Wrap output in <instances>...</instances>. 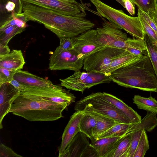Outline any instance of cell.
<instances>
[{
	"mask_svg": "<svg viewBox=\"0 0 157 157\" xmlns=\"http://www.w3.org/2000/svg\"><path fill=\"white\" fill-rule=\"evenodd\" d=\"M10 52V49L8 45H4L0 44V56L6 55Z\"/></svg>",
	"mask_w": 157,
	"mask_h": 157,
	"instance_id": "cell-44",
	"label": "cell"
},
{
	"mask_svg": "<svg viewBox=\"0 0 157 157\" xmlns=\"http://www.w3.org/2000/svg\"><path fill=\"white\" fill-rule=\"evenodd\" d=\"M75 111L91 110L109 116L118 122L132 124L130 119L122 111L108 101L103 93H92L77 102Z\"/></svg>",
	"mask_w": 157,
	"mask_h": 157,
	"instance_id": "cell-5",
	"label": "cell"
},
{
	"mask_svg": "<svg viewBox=\"0 0 157 157\" xmlns=\"http://www.w3.org/2000/svg\"><path fill=\"white\" fill-rule=\"evenodd\" d=\"M13 78L28 86L57 88L61 86L53 84L50 80L33 74L26 71L17 70Z\"/></svg>",
	"mask_w": 157,
	"mask_h": 157,
	"instance_id": "cell-14",
	"label": "cell"
},
{
	"mask_svg": "<svg viewBox=\"0 0 157 157\" xmlns=\"http://www.w3.org/2000/svg\"><path fill=\"white\" fill-rule=\"evenodd\" d=\"M144 130H139L132 133L130 144L126 157H133Z\"/></svg>",
	"mask_w": 157,
	"mask_h": 157,
	"instance_id": "cell-31",
	"label": "cell"
},
{
	"mask_svg": "<svg viewBox=\"0 0 157 157\" xmlns=\"http://www.w3.org/2000/svg\"></svg>",
	"mask_w": 157,
	"mask_h": 157,
	"instance_id": "cell-48",
	"label": "cell"
},
{
	"mask_svg": "<svg viewBox=\"0 0 157 157\" xmlns=\"http://www.w3.org/2000/svg\"><path fill=\"white\" fill-rule=\"evenodd\" d=\"M22 3V12L28 21L43 24L59 38L75 37L95 27L94 23L84 17L66 15L37 5Z\"/></svg>",
	"mask_w": 157,
	"mask_h": 157,
	"instance_id": "cell-1",
	"label": "cell"
},
{
	"mask_svg": "<svg viewBox=\"0 0 157 157\" xmlns=\"http://www.w3.org/2000/svg\"><path fill=\"white\" fill-rule=\"evenodd\" d=\"M126 50L103 47L90 55L83 60V69L86 71L99 72L101 69L123 54Z\"/></svg>",
	"mask_w": 157,
	"mask_h": 157,
	"instance_id": "cell-9",
	"label": "cell"
},
{
	"mask_svg": "<svg viewBox=\"0 0 157 157\" xmlns=\"http://www.w3.org/2000/svg\"><path fill=\"white\" fill-rule=\"evenodd\" d=\"M25 29V28L20 27L17 25H13L0 31V44L4 45H8L12 38L23 32Z\"/></svg>",
	"mask_w": 157,
	"mask_h": 157,
	"instance_id": "cell-28",
	"label": "cell"
},
{
	"mask_svg": "<svg viewBox=\"0 0 157 157\" xmlns=\"http://www.w3.org/2000/svg\"><path fill=\"white\" fill-rule=\"evenodd\" d=\"M156 113L147 112L146 115L139 122L130 124L127 135L134 131L144 130L146 132H151L157 126Z\"/></svg>",
	"mask_w": 157,
	"mask_h": 157,
	"instance_id": "cell-22",
	"label": "cell"
},
{
	"mask_svg": "<svg viewBox=\"0 0 157 157\" xmlns=\"http://www.w3.org/2000/svg\"><path fill=\"white\" fill-rule=\"evenodd\" d=\"M84 59L73 49L66 51L55 50L49 59V68L52 71H79L83 67Z\"/></svg>",
	"mask_w": 157,
	"mask_h": 157,
	"instance_id": "cell-8",
	"label": "cell"
},
{
	"mask_svg": "<svg viewBox=\"0 0 157 157\" xmlns=\"http://www.w3.org/2000/svg\"><path fill=\"white\" fill-rule=\"evenodd\" d=\"M35 95L47 100L69 106L75 101L76 97L69 90L62 87L57 88L36 87L28 86L20 93Z\"/></svg>",
	"mask_w": 157,
	"mask_h": 157,
	"instance_id": "cell-11",
	"label": "cell"
},
{
	"mask_svg": "<svg viewBox=\"0 0 157 157\" xmlns=\"http://www.w3.org/2000/svg\"><path fill=\"white\" fill-rule=\"evenodd\" d=\"M67 106L33 95L19 94L11 100L9 113L30 121L57 120Z\"/></svg>",
	"mask_w": 157,
	"mask_h": 157,
	"instance_id": "cell-2",
	"label": "cell"
},
{
	"mask_svg": "<svg viewBox=\"0 0 157 157\" xmlns=\"http://www.w3.org/2000/svg\"><path fill=\"white\" fill-rule=\"evenodd\" d=\"M130 0L134 4V0Z\"/></svg>",
	"mask_w": 157,
	"mask_h": 157,
	"instance_id": "cell-46",
	"label": "cell"
},
{
	"mask_svg": "<svg viewBox=\"0 0 157 157\" xmlns=\"http://www.w3.org/2000/svg\"><path fill=\"white\" fill-rule=\"evenodd\" d=\"M130 124L117 123L99 135L92 137L95 139H99L104 138L126 136Z\"/></svg>",
	"mask_w": 157,
	"mask_h": 157,
	"instance_id": "cell-24",
	"label": "cell"
},
{
	"mask_svg": "<svg viewBox=\"0 0 157 157\" xmlns=\"http://www.w3.org/2000/svg\"><path fill=\"white\" fill-rule=\"evenodd\" d=\"M20 92L9 82L0 85V129L3 128L2 122L8 113L13 97Z\"/></svg>",
	"mask_w": 157,
	"mask_h": 157,
	"instance_id": "cell-15",
	"label": "cell"
},
{
	"mask_svg": "<svg viewBox=\"0 0 157 157\" xmlns=\"http://www.w3.org/2000/svg\"><path fill=\"white\" fill-rule=\"evenodd\" d=\"M109 76L112 81L121 86L157 92V78L148 55L142 54Z\"/></svg>",
	"mask_w": 157,
	"mask_h": 157,
	"instance_id": "cell-3",
	"label": "cell"
},
{
	"mask_svg": "<svg viewBox=\"0 0 157 157\" xmlns=\"http://www.w3.org/2000/svg\"><path fill=\"white\" fill-rule=\"evenodd\" d=\"M9 1L13 2L16 5L14 12L17 13H20L22 12V4L21 0H0V6H3L5 7L6 3Z\"/></svg>",
	"mask_w": 157,
	"mask_h": 157,
	"instance_id": "cell-38",
	"label": "cell"
},
{
	"mask_svg": "<svg viewBox=\"0 0 157 157\" xmlns=\"http://www.w3.org/2000/svg\"><path fill=\"white\" fill-rule=\"evenodd\" d=\"M83 111L89 114L96 120V124L92 132L93 137L99 135L119 123L109 116L93 110H85Z\"/></svg>",
	"mask_w": 157,
	"mask_h": 157,
	"instance_id": "cell-20",
	"label": "cell"
},
{
	"mask_svg": "<svg viewBox=\"0 0 157 157\" xmlns=\"http://www.w3.org/2000/svg\"><path fill=\"white\" fill-rule=\"evenodd\" d=\"M22 156L15 152L11 148L1 143L0 157H22Z\"/></svg>",
	"mask_w": 157,
	"mask_h": 157,
	"instance_id": "cell-36",
	"label": "cell"
},
{
	"mask_svg": "<svg viewBox=\"0 0 157 157\" xmlns=\"http://www.w3.org/2000/svg\"><path fill=\"white\" fill-rule=\"evenodd\" d=\"M118 2L122 5L124 8L125 7L124 2L123 0H116Z\"/></svg>",
	"mask_w": 157,
	"mask_h": 157,
	"instance_id": "cell-45",
	"label": "cell"
},
{
	"mask_svg": "<svg viewBox=\"0 0 157 157\" xmlns=\"http://www.w3.org/2000/svg\"><path fill=\"white\" fill-rule=\"evenodd\" d=\"M132 133L122 137L108 157H126Z\"/></svg>",
	"mask_w": 157,
	"mask_h": 157,
	"instance_id": "cell-25",
	"label": "cell"
},
{
	"mask_svg": "<svg viewBox=\"0 0 157 157\" xmlns=\"http://www.w3.org/2000/svg\"><path fill=\"white\" fill-rule=\"evenodd\" d=\"M123 136L99 139H95L92 137L90 139L91 141L90 144L97 151L99 157H108L109 154L115 148L120 140Z\"/></svg>",
	"mask_w": 157,
	"mask_h": 157,
	"instance_id": "cell-17",
	"label": "cell"
},
{
	"mask_svg": "<svg viewBox=\"0 0 157 157\" xmlns=\"http://www.w3.org/2000/svg\"><path fill=\"white\" fill-rule=\"evenodd\" d=\"M84 114L83 111H77L71 117L64 129L61 143L58 148L59 157H60L75 136L80 132L79 123Z\"/></svg>",
	"mask_w": 157,
	"mask_h": 157,
	"instance_id": "cell-13",
	"label": "cell"
},
{
	"mask_svg": "<svg viewBox=\"0 0 157 157\" xmlns=\"http://www.w3.org/2000/svg\"><path fill=\"white\" fill-rule=\"evenodd\" d=\"M61 86L67 89L82 93L86 89L102 83L110 82L109 77L99 72L75 71L70 76L60 79Z\"/></svg>",
	"mask_w": 157,
	"mask_h": 157,
	"instance_id": "cell-6",
	"label": "cell"
},
{
	"mask_svg": "<svg viewBox=\"0 0 157 157\" xmlns=\"http://www.w3.org/2000/svg\"><path fill=\"white\" fill-rule=\"evenodd\" d=\"M138 13L141 15L157 34V26L151 18L147 14L142 11L139 8H138Z\"/></svg>",
	"mask_w": 157,
	"mask_h": 157,
	"instance_id": "cell-37",
	"label": "cell"
},
{
	"mask_svg": "<svg viewBox=\"0 0 157 157\" xmlns=\"http://www.w3.org/2000/svg\"><path fill=\"white\" fill-rule=\"evenodd\" d=\"M84 112L85 114L79 123L80 132L85 134L90 138L93 137V130L95 126L96 121L95 119L89 114Z\"/></svg>",
	"mask_w": 157,
	"mask_h": 157,
	"instance_id": "cell-27",
	"label": "cell"
},
{
	"mask_svg": "<svg viewBox=\"0 0 157 157\" xmlns=\"http://www.w3.org/2000/svg\"><path fill=\"white\" fill-rule=\"evenodd\" d=\"M141 55H136L126 50L122 55L102 67L99 72L109 76L115 71L138 59Z\"/></svg>",
	"mask_w": 157,
	"mask_h": 157,
	"instance_id": "cell-18",
	"label": "cell"
},
{
	"mask_svg": "<svg viewBox=\"0 0 157 157\" xmlns=\"http://www.w3.org/2000/svg\"><path fill=\"white\" fill-rule=\"evenodd\" d=\"M17 71L0 67V85L6 82H9L13 79Z\"/></svg>",
	"mask_w": 157,
	"mask_h": 157,
	"instance_id": "cell-34",
	"label": "cell"
},
{
	"mask_svg": "<svg viewBox=\"0 0 157 157\" xmlns=\"http://www.w3.org/2000/svg\"><path fill=\"white\" fill-rule=\"evenodd\" d=\"M15 7V4L11 1L8 2L5 6V8L6 12L10 13L14 12Z\"/></svg>",
	"mask_w": 157,
	"mask_h": 157,
	"instance_id": "cell-42",
	"label": "cell"
},
{
	"mask_svg": "<svg viewBox=\"0 0 157 157\" xmlns=\"http://www.w3.org/2000/svg\"><path fill=\"white\" fill-rule=\"evenodd\" d=\"M146 14L151 18L157 26V6L154 10L149 11Z\"/></svg>",
	"mask_w": 157,
	"mask_h": 157,
	"instance_id": "cell-43",
	"label": "cell"
},
{
	"mask_svg": "<svg viewBox=\"0 0 157 157\" xmlns=\"http://www.w3.org/2000/svg\"><path fill=\"white\" fill-rule=\"evenodd\" d=\"M97 31L90 29L79 35L72 37L73 49L81 55L84 59L90 55L101 49L103 47L100 45L96 41Z\"/></svg>",
	"mask_w": 157,
	"mask_h": 157,
	"instance_id": "cell-12",
	"label": "cell"
},
{
	"mask_svg": "<svg viewBox=\"0 0 157 157\" xmlns=\"http://www.w3.org/2000/svg\"><path fill=\"white\" fill-rule=\"evenodd\" d=\"M9 83L18 90L20 93L28 87L14 79L10 81Z\"/></svg>",
	"mask_w": 157,
	"mask_h": 157,
	"instance_id": "cell-41",
	"label": "cell"
},
{
	"mask_svg": "<svg viewBox=\"0 0 157 157\" xmlns=\"http://www.w3.org/2000/svg\"><path fill=\"white\" fill-rule=\"evenodd\" d=\"M51 9L60 14L69 16L85 17L86 13L83 5L76 0H21Z\"/></svg>",
	"mask_w": 157,
	"mask_h": 157,
	"instance_id": "cell-10",
	"label": "cell"
},
{
	"mask_svg": "<svg viewBox=\"0 0 157 157\" xmlns=\"http://www.w3.org/2000/svg\"><path fill=\"white\" fill-rule=\"evenodd\" d=\"M132 100L133 103L137 105L138 109L157 113V100L151 96L145 98L135 95Z\"/></svg>",
	"mask_w": 157,
	"mask_h": 157,
	"instance_id": "cell-23",
	"label": "cell"
},
{
	"mask_svg": "<svg viewBox=\"0 0 157 157\" xmlns=\"http://www.w3.org/2000/svg\"><path fill=\"white\" fill-rule=\"evenodd\" d=\"M137 15L141 22L145 33L154 43L157 44V34L156 33L141 15L138 13Z\"/></svg>",
	"mask_w": 157,
	"mask_h": 157,
	"instance_id": "cell-33",
	"label": "cell"
},
{
	"mask_svg": "<svg viewBox=\"0 0 157 157\" xmlns=\"http://www.w3.org/2000/svg\"><path fill=\"white\" fill-rule=\"evenodd\" d=\"M125 8L129 14L133 15L135 13V8L134 4L130 0H123Z\"/></svg>",
	"mask_w": 157,
	"mask_h": 157,
	"instance_id": "cell-40",
	"label": "cell"
},
{
	"mask_svg": "<svg viewBox=\"0 0 157 157\" xmlns=\"http://www.w3.org/2000/svg\"><path fill=\"white\" fill-rule=\"evenodd\" d=\"M103 21L102 26L97 28L96 41L101 46L110 47L125 50L126 48L127 35L116 25Z\"/></svg>",
	"mask_w": 157,
	"mask_h": 157,
	"instance_id": "cell-7",
	"label": "cell"
},
{
	"mask_svg": "<svg viewBox=\"0 0 157 157\" xmlns=\"http://www.w3.org/2000/svg\"><path fill=\"white\" fill-rule=\"evenodd\" d=\"M103 94L104 98L108 101L126 115L130 119L132 123H136L140 121L141 120V116L121 100L109 93L104 92Z\"/></svg>",
	"mask_w": 157,
	"mask_h": 157,
	"instance_id": "cell-21",
	"label": "cell"
},
{
	"mask_svg": "<svg viewBox=\"0 0 157 157\" xmlns=\"http://www.w3.org/2000/svg\"><path fill=\"white\" fill-rule=\"evenodd\" d=\"M81 157H99L96 150L90 144L85 150Z\"/></svg>",
	"mask_w": 157,
	"mask_h": 157,
	"instance_id": "cell-39",
	"label": "cell"
},
{
	"mask_svg": "<svg viewBox=\"0 0 157 157\" xmlns=\"http://www.w3.org/2000/svg\"><path fill=\"white\" fill-rule=\"evenodd\" d=\"M60 44L56 50L59 51H66L73 49V41L72 38H59Z\"/></svg>",
	"mask_w": 157,
	"mask_h": 157,
	"instance_id": "cell-35",
	"label": "cell"
},
{
	"mask_svg": "<svg viewBox=\"0 0 157 157\" xmlns=\"http://www.w3.org/2000/svg\"><path fill=\"white\" fill-rule=\"evenodd\" d=\"M146 132L145 130H144L133 157H144L149 148V142Z\"/></svg>",
	"mask_w": 157,
	"mask_h": 157,
	"instance_id": "cell-30",
	"label": "cell"
},
{
	"mask_svg": "<svg viewBox=\"0 0 157 157\" xmlns=\"http://www.w3.org/2000/svg\"><path fill=\"white\" fill-rule=\"evenodd\" d=\"M89 137L79 132L73 139L60 157H81L85 150L90 144Z\"/></svg>",
	"mask_w": 157,
	"mask_h": 157,
	"instance_id": "cell-16",
	"label": "cell"
},
{
	"mask_svg": "<svg viewBox=\"0 0 157 157\" xmlns=\"http://www.w3.org/2000/svg\"><path fill=\"white\" fill-rule=\"evenodd\" d=\"M125 50L134 55L140 56L143 52L147 51L145 43L144 40L128 38L126 41Z\"/></svg>",
	"mask_w": 157,
	"mask_h": 157,
	"instance_id": "cell-26",
	"label": "cell"
},
{
	"mask_svg": "<svg viewBox=\"0 0 157 157\" xmlns=\"http://www.w3.org/2000/svg\"><path fill=\"white\" fill-rule=\"evenodd\" d=\"M35 1H42V0H34Z\"/></svg>",
	"mask_w": 157,
	"mask_h": 157,
	"instance_id": "cell-47",
	"label": "cell"
},
{
	"mask_svg": "<svg viewBox=\"0 0 157 157\" xmlns=\"http://www.w3.org/2000/svg\"><path fill=\"white\" fill-rule=\"evenodd\" d=\"M134 4L142 11L147 13L149 11L155 8L157 6V0H134Z\"/></svg>",
	"mask_w": 157,
	"mask_h": 157,
	"instance_id": "cell-32",
	"label": "cell"
},
{
	"mask_svg": "<svg viewBox=\"0 0 157 157\" xmlns=\"http://www.w3.org/2000/svg\"><path fill=\"white\" fill-rule=\"evenodd\" d=\"M144 40L147 52L157 78V44L154 43L145 34Z\"/></svg>",
	"mask_w": 157,
	"mask_h": 157,
	"instance_id": "cell-29",
	"label": "cell"
},
{
	"mask_svg": "<svg viewBox=\"0 0 157 157\" xmlns=\"http://www.w3.org/2000/svg\"><path fill=\"white\" fill-rule=\"evenodd\" d=\"M90 1L96 8L97 15L107 19L136 38L144 40L145 33L138 16H129L122 10L115 9L100 0Z\"/></svg>",
	"mask_w": 157,
	"mask_h": 157,
	"instance_id": "cell-4",
	"label": "cell"
},
{
	"mask_svg": "<svg viewBox=\"0 0 157 157\" xmlns=\"http://www.w3.org/2000/svg\"><path fill=\"white\" fill-rule=\"evenodd\" d=\"M25 63L21 50H13L8 54L0 56V67L17 71L22 69Z\"/></svg>",
	"mask_w": 157,
	"mask_h": 157,
	"instance_id": "cell-19",
	"label": "cell"
}]
</instances>
